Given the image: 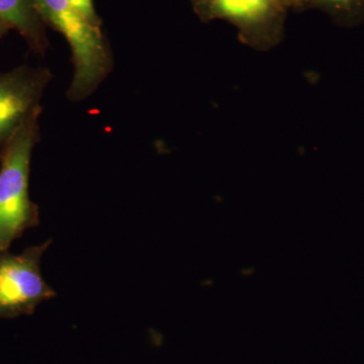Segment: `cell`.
Segmentation results:
<instances>
[{
	"label": "cell",
	"instance_id": "obj_1",
	"mask_svg": "<svg viewBox=\"0 0 364 364\" xmlns=\"http://www.w3.org/2000/svg\"><path fill=\"white\" fill-rule=\"evenodd\" d=\"M42 107L28 117L0 155V252L40 223L39 207L28 193L31 159L40 141Z\"/></svg>",
	"mask_w": 364,
	"mask_h": 364
},
{
	"label": "cell",
	"instance_id": "obj_2",
	"mask_svg": "<svg viewBox=\"0 0 364 364\" xmlns=\"http://www.w3.org/2000/svg\"><path fill=\"white\" fill-rule=\"evenodd\" d=\"M40 18L65 37L70 46L74 74L67 97L79 102L90 97L114 66L102 28L92 26L68 0H33Z\"/></svg>",
	"mask_w": 364,
	"mask_h": 364
},
{
	"label": "cell",
	"instance_id": "obj_3",
	"mask_svg": "<svg viewBox=\"0 0 364 364\" xmlns=\"http://www.w3.org/2000/svg\"><path fill=\"white\" fill-rule=\"evenodd\" d=\"M203 23L225 21L238 32L242 44L256 51L277 47L284 38L287 7L282 0H189Z\"/></svg>",
	"mask_w": 364,
	"mask_h": 364
},
{
	"label": "cell",
	"instance_id": "obj_4",
	"mask_svg": "<svg viewBox=\"0 0 364 364\" xmlns=\"http://www.w3.org/2000/svg\"><path fill=\"white\" fill-rule=\"evenodd\" d=\"M51 242L20 254L0 252V318L33 315L41 303L56 296L41 272V260Z\"/></svg>",
	"mask_w": 364,
	"mask_h": 364
},
{
	"label": "cell",
	"instance_id": "obj_5",
	"mask_svg": "<svg viewBox=\"0 0 364 364\" xmlns=\"http://www.w3.org/2000/svg\"><path fill=\"white\" fill-rule=\"evenodd\" d=\"M49 69L21 65L0 73V155L28 117L41 107Z\"/></svg>",
	"mask_w": 364,
	"mask_h": 364
},
{
	"label": "cell",
	"instance_id": "obj_6",
	"mask_svg": "<svg viewBox=\"0 0 364 364\" xmlns=\"http://www.w3.org/2000/svg\"><path fill=\"white\" fill-rule=\"evenodd\" d=\"M0 18L20 33L33 52L45 54L48 40L33 0H0Z\"/></svg>",
	"mask_w": 364,
	"mask_h": 364
},
{
	"label": "cell",
	"instance_id": "obj_7",
	"mask_svg": "<svg viewBox=\"0 0 364 364\" xmlns=\"http://www.w3.org/2000/svg\"><path fill=\"white\" fill-rule=\"evenodd\" d=\"M308 7L323 11L335 23L346 28L364 21V0H308Z\"/></svg>",
	"mask_w": 364,
	"mask_h": 364
},
{
	"label": "cell",
	"instance_id": "obj_8",
	"mask_svg": "<svg viewBox=\"0 0 364 364\" xmlns=\"http://www.w3.org/2000/svg\"><path fill=\"white\" fill-rule=\"evenodd\" d=\"M73 9L77 11L88 23L102 28V18L97 16L92 0H68Z\"/></svg>",
	"mask_w": 364,
	"mask_h": 364
},
{
	"label": "cell",
	"instance_id": "obj_9",
	"mask_svg": "<svg viewBox=\"0 0 364 364\" xmlns=\"http://www.w3.org/2000/svg\"><path fill=\"white\" fill-rule=\"evenodd\" d=\"M282 2L287 7V9H294L296 11L309 9L308 0H282Z\"/></svg>",
	"mask_w": 364,
	"mask_h": 364
},
{
	"label": "cell",
	"instance_id": "obj_10",
	"mask_svg": "<svg viewBox=\"0 0 364 364\" xmlns=\"http://www.w3.org/2000/svg\"><path fill=\"white\" fill-rule=\"evenodd\" d=\"M9 30H11V28L0 18V38H2V36L6 33Z\"/></svg>",
	"mask_w": 364,
	"mask_h": 364
},
{
	"label": "cell",
	"instance_id": "obj_11",
	"mask_svg": "<svg viewBox=\"0 0 364 364\" xmlns=\"http://www.w3.org/2000/svg\"><path fill=\"white\" fill-rule=\"evenodd\" d=\"M254 272H255V268H244L243 270H242L241 273L243 275H245V277H249V275H252Z\"/></svg>",
	"mask_w": 364,
	"mask_h": 364
}]
</instances>
